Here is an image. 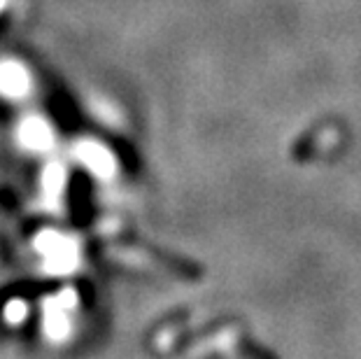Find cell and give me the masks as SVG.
<instances>
[{"label": "cell", "instance_id": "6", "mask_svg": "<svg viewBox=\"0 0 361 359\" xmlns=\"http://www.w3.org/2000/svg\"><path fill=\"white\" fill-rule=\"evenodd\" d=\"M30 89V78L26 68L17 61L0 63V94L5 98H24Z\"/></svg>", "mask_w": 361, "mask_h": 359}, {"label": "cell", "instance_id": "4", "mask_svg": "<svg viewBox=\"0 0 361 359\" xmlns=\"http://www.w3.org/2000/svg\"><path fill=\"white\" fill-rule=\"evenodd\" d=\"M19 142L26 150L33 152H47L54 147V128L42 117H26L19 124Z\"/></svg>", "mask_w": 361, "mask_h": 359}, {"label": "cell", "instance_id": "8", "mask_svg": "<svg viewBox=\"0 0 361 359\" xmlns=\"http://www.w3.org/2000/svg\"><path fill=\"white\" fill-rule=\"evenodd\" d=\"M26 315H28V308L21 299H14L5 305V320L10 324H21L26 320Z\"/></svg>", "mask_w": 361, "mask_h": 359}, {"label": "cell", "instance_id": "5", "mask_svg": "<svg viewBox=\"0 0 361 359\" xmlns=\"http://www.w3.org/2000/svg\"><path fill=\"white\" fill-rule=\"evenodd\" d=\"M75 154H78L80 162L94 175H98V178L107 180L114 175V159L103 145H98L94 140H82L78 147H75Z\"/></svg>", "mask_w": 361, "mask_h": 359}, {"label": "cell", "instance_id": "1", "mask_svg": "<svg viewBox=\"0 0 361 359\" xmlns=\"http://www.w3.org/2000/svg\"><path fill=\"white\" fill-rule=\"evenodd\" d=\"M124 252H130V255H135L137 259H142V262H147L149 266H157L161 271H168L171 276H178V278H184V280H198L205 276V269L194 259H187L182 255H175L171 250H164V248H157L152 245V243H145L140 238H126L121 245Z\"/></svg>", "mask_w": 361, "mask_h": 359}, {"label": "cell", "instance_id": "2", "mask_svg": "<svg viewBox=\"0 0 361 359\" xmlns=\"http://www.w3.org/2000/svg\"><path fill=\"white\" fill-rule=\"evenodd\" d=\"M35 248L44 259V266L54 276H66L78 266V245L59 231H40L35 238Z\"/></svg>", "mask_w": 361, "mask_h": 359}, {"label": "cell", "instance_id": "7", "mask_svg": "<svg viewBox=\"0 0 361 359\" xmlns=\"http://www.w3.org/2000/svg\"><path fill=\"white\" fill-rule=\"evenodd\" d=\"M66 189V168L61 164H49L42 173V192L49 203H56Z\"/></svg>", "mask_w": 361, "mask_h": 359}, {"label": "cell", "instance_id": "3", "mask_svg": "<svg viewBox=\"0 0 361 359\" xmlns=\"http://www.w3.org/2000/svg\"><path fill=\"white\" fill-rule=\"evenodd\" d=\"M78 303V294L73 289H63L61 294L44 301V334L49 341L61 343L71 334V310Z\"/></svg>", "mask_w": 361, "mask_h": 359}]
</instances>
